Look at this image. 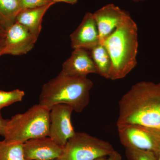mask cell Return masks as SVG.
I'll use <instances>...</instances> for the list:
<instances>
[{"label": "cell", "mask_w": 160, "mask_h": 160, "mask_svg": "<svg viewBox=\"0 0 160 160\" xmlns=\"http://www.w3.org/2000/svg\"><path fill=\"white\" fill-rule=\"evenodd\" d=\"M55 3L57 2H65L70 5H75L78 2V0H52Z\"/></svg>", "instance_id": "7402d4cb"}, {"label": "cell", "mask_w": 160, "mask_h": 160, "mask_svg": "<svg viewBox=\"0 0 160 160\" xmlns=\"http://www.w3.org/2000/svg\"><path fill=\"white\" fill-rule=\"evenodd\" d=\"M63 147L49 137L32 139L23 143L26 160H55L62 153Z\"/></svg>", "instance_id": "30bf717a"}, {"label": "cell", "mask_w": 160, "mask_h": 160, "mask_svg": "<svg viewBox=\"0 0 160 160\" xmlns=\"http://www.w3.org/2000/svg\"><path fill=\"white\" fill-rule=\"evenodd\" d=\"M22 9L38 8L54 3L52 0H18Z\"/></svg>", "instance_id": "d6986e66"}, {"label": "cell", "mask_w": 160, "mask_h": 160, "mask_svg": "<svg viewBox=\"0 0 160 160\" xmlns=\"http://www.w3.org/2000/svg\"><path fill=\"white\" fill-rule=\"evenodd\" d=\"M117 126L138 124L160 130V82H139L119 102Z\"/></svg>", "instance_id": "6da1fadb"}, {"label": "cell", "mask_w": 160, "mask_h": 160, "mask_svg": "<svg viewBox=\"0 0 160 160\" xmlns=\"http://www.w3.org/2000/svg\"><path fill=\"white\" fill-rule=\"evenodd\" d=\"M23 145L22 143L0 141V160H26L24 155Z\"/></svg>", "instance_id": "2e32d148"}, {"label": "cell", "mask_w": 160, "mask_h": 160, "mask_svg": "<svg viewBox=\"0 0 160 160\" xmlns=\"http://www.w3.org/2000/svg\"><path fill=\"white\" fill-rule=\"evenodd\" d=\"M157 157H158V160H160V150L158 152L157 154Z\"/></svg>", "instance_id": "484cf974"}, {"label": "cell", "mask_w": 160, "mask_h": 160, "mask_svg": "<svg viewBox=\"0 0 160 160\" xmlns=\"http://www.w3.org/2000/svg\"><path fill=\"white\" fill-rule=\"evenodd\" d=\"M61 72L75 77H87L91 73L98 74L90 52L81 48L73 49L70 57L63 63Z\"/></svg>", "instance_id": "7c38bea8"}, {"label": "cell", "mask_w": 160, "mask_h": 160, "mask_svg": "<svg viewBox=\"0 0 160 160\" xmlns=\"http://www.w3.org/2000/svg\"><path fill=\"white\" fill-rule=\"evenodd\" d=\"M93 86L87 77L69 76L60 72L43 85L38 104L50 110L54 105L65 104L76 112H82L89 104Z\"/></svg>", "instance_id": "3957f363"}, {"label": "cell", "mask_w": 160, "mask_h": 160, "mask_svg": "<svg viewBox=\"0 0 160 160\" xmlns=\"http://www.w3.org/2000/svg\"><path fill=\"white\" fill-rule=\"evenodd\" d=\"M54 4L51 3L38 8L22 9L18 14L16 22L26 27L32 34L38 38L42 30L44 16L49 8Z\"/></svg>", "instance_id": "4fadbf2b"}, {"label": "cell", "mask_w": 160, "mask_h": 160, "mask_svg": "<svg viewBox=\"0 0 160 160\" xmlns=\"http://www.w3.org/2000/svg\"><path fill=\"white\" fill-rule=\"evenodd\" d=\"M38 39L26 27L16 22L5 31L2 54H26L34 47Z\"/></svg>", "instance_id": "ba28073f"}, {"label": "cell", "mask_w": 160, "mask_h": 160, "mask_svg": "<svg viewBox=\"0 0 160 160\" xmlns=\"http://www.w3.org/2000/svg\"><path fill=\"white\" fill-rule=\"evenodd\" d=\"M8 120L3 119L2 115H0V135L4 137L5 129Z\"/></svg>", "instance_id": "44dd1931"}, {"label": "cell", "mask_w": 160, "mask_h": 160, "mask_svg": "<svg viewBox=\"0 0 160 160\" xmlns=\"http://www.w3.org/2000/svg\"><path fill=\"white\" fill-rule=\"evenodd\" d=\"M73 111L71 106L65 104H57L50 110L48 137L62 147L76 133L71 120Z\"/></svg>", "instance_id": "52a82bcc"}, {"label": "cell", "mask_w": 160, "mask_h": 160, "mask_svg": "<svg viewBox=\"0 0 160 160\" xmlns=\"http://www.w3.org/2000/svg\"><path fill=\"white\" fill-rule=\"evenodd\" d=\"M95 160H122V158L119 152L115 150L111 154L107 156L99 158Z\"/></svg>", "instance_id": "ffe728a7"}, {"label": "cell", "mask_w": 160, "mask_h": 160, "mask_svg": "<svg viewBox=\"0 0 160 160\" xmlns=\"http://www.w3.org/2000/svg\"><path fill=\"white\" fill-rule=\"evenodd\" d=\"M25 94L24 91L18 89L10 91L0 90V115L1 109L13 103L21 102Z\"/></svg>", "instance_id": "e0dca14e"}, {"label": "cell", "mask_w": 160, "mask_h": 160, "mask_svg": "<svg viewBox=\"0 0 160 160\" xmlns=\"http://www.w3.org/2000/svg\"><path fill=\"white\" fill-rule=\"evenodd\" d=\"M70 37L73 49L81 48L90 50L100 44L98 31L92 13L86 12L82 22Z\"/></svg>", "instance_id": "8fae6325"}, {"label": "cell", "mask_w": 160, "mask_h": 160, "mask_svg": "<svg viewBox=\"0 0 160 160\" xmlns=\"http://www.w3.org/2000/svg\"><path fill=\"white\" fill-rule=\"evenodd\" d=\"M89 51L97 69L98 74L105 78L109 79L111 62L105 46L100 43Z\"/></svg>", "instance_id": "5bb4252c"}, {"label": "cell", "mask_w": 160, "mask_h": 160, "mask_svg": "<svg viewBox=\"0 0 160 160\" xmlns=\"http://www.w3.org/2000/svg\"><path fill=\"white\" fill-rule=\"evenodd\" d=\"M128 14L127 12L112 3L103 6L92 13L101 44L115 30Z\"/></svg>", "instance_id": "9c48e42d"}, {"label": "cell", "mask_w": 160, "mask_h": 160, "mask_svg": "<svg viewBox=\"0 0 160 160\" xmlns=\"http://www.w3.org/2000/svg\"><path fill=\"white\" fill-rule=\"evenodd\" d=\"M117 126L120 142L125 148L148 150L158 154L160 150V130L138 124Z\"/></svg>", "instance_id": "8992f818"}, {"label": "cell", "mask_w": 160, "mask_h": 160, "mask_svg": "<svg viewBox=\"0 0 160 160\" xmlns=\"http://www.w3.org/2000/svg\"><path fill=\"white\" fill-rule=\"evenodd\" d=\"M128 160H157V154L152 151L134 148H125Z\"/></svg>", "instance_id": "ac0fdd59"}, {"label": "cell", "mask_w": 160, "mask_h": 160, "mask_svg": "<svg viewBox=\"0 0 160 160\" xmlns=\"http://www.w3.org/2000/svg\"><path fill=\"white\" fill-rule=\"evenodd\" d=\"M4 47H5V40H4V38H3L0 39V57L3 55L2 52Z\"/></svg>", "instance_id": "603a6c76"}, {"label": "cell", "mask_w": 160, "mask_h": 160, "mask_svg": "<svg viewBox=\"0 0 160 160\" xmlns=\"http://www.w3.org/2000/svg\"><path fill=\"white\" fill-rule=\"evenodd\" d=\"M131 1L135 2H143V1H147V0H131Z\"/></svg>", "instance_id": "d4e9b609"}, {"label": "cell", "mask_w": 160, "mask_h": 160, "mask_svg": "<svg viewBox=\"0 0 160 160\" xmlns=\"http://www.w3.org/2000/svg\"><path fill=\"white\" fill-rule=\"evenodd\" d=\"M50 110L37 104L22 113L8 120L4 141L9 143H22L32 139L49 136Z\"/></svg>", "instance_id": "277c9868"}, {"label": "cell", "mask_w": 160, "mask_h": 160, "mask_svg": "<svg viewBox=\"0 0 160 160\" xmlns=\"http://www.w3.org/2000/svg\"><path fill=\"white\" fill-rule=\"evenodd\" d=\"M5 30L0 27V39L5 38Z\"/></svg>", "instance_id": "cb8c5ba5"}, {"label": "cell", "mask_w": 160, "mask_h": 160, "mask_svg": "<svg viewBox=\"0 0 160 160\" xmlns=\"http://www.w3.org/2000/svg\"><path fill=\"white\" fill-rule=\"evenodd\" d=\"M109 142L85 132H76L63 147L61 156L55 160H95L115 151Z\"/></svg>", "instance_id": "5b68a950"}, {"label": "cell", "mask_w": 160, "mask_h": 160, "mask_svg": "<svg viewBox=\"0 0 160 160\" xmlns=\"http://www.w3.org/2000/svg\"><path fill=\"white\" fill-rule=\"evenodd\" d=\"M138 27L128 14L103 42L111 62L109 79L126 77L137 65Z\"/></svg>", "instance_id": "7a4b0ae2"}, {"label": "cell", "mask_w": 160, "mask_h": 160, "mask_svg": "<svg viewBox=\"0 0 160 160\" xmlns=\"http://www.w3.org/2000/svg\"><path fill=\"white\" fill-rule=\"evenodd\" d=\"M21 10L18 0H0V27L6 31L16 22Z\"/></svg>", "instance_id": "9a60e30c"}]
</instances>
